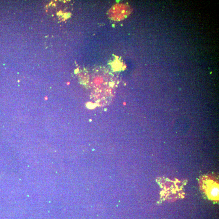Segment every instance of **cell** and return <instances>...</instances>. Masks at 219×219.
Instances as JSON below:
<instances>
[{
  "label": "cell",
  "mask_w": 219,
  "mask_h": 219,
  "mask_svg": "<svg viewBox=\"0 0 219 219\" xmlns=\"http://www.w3.org/2000/svg\"><path fill=\"white\" fill-rule=\"evenodd\" d=\"M200 185L202 190L212 200H219V183L217 178L211 175L200 178Z\"/></svg>",
  "instance_id": "6da1fadb"
}]
</instances>
